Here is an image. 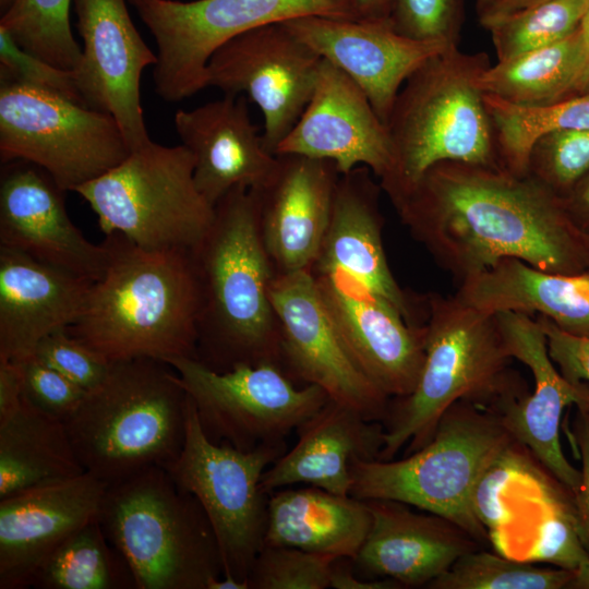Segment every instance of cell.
Returning a JSON list of instances; mask_svg holds the SVG:
<instances>
[{
    "label": "cell",
    "mask_w": 589,
    "mask_h": 589,
    "mask_svg": "<svg viewBox=\"0 0 589 589\" xmlns=\"http://www.w3.org/2000/svg\"><path fill=\"white\" fill-rule=\"evenodd\" d=\"M394 207L458 283L506 257L552 273H589V236L573 224L563 199L530 173L443 161Z\"/></svg>",
    "instance_id": "6da1fadb"
},
{
    "label": "cell",
    "mask_w": 589,
    "mask_h": 589,
    "mask_svg": "<svg viewBox=\"0 0 589 589\" xmlns=\"http://www.w3.org/2000/svg\"><path fill=\"white\" fill-rule=\"evenodd\" d=\"M108 262L67 332L109 362L196 357L201 292L192 251L106 236Z\"/></svg>",
    "instance_id": "7a4b0ae2"
},
{
    "label": "cell",
    "mask_w": 589,
    "mask_h": 589,
    "mask_svg": "<svg viewBox=\"0 0 589 589\" xmlns=\"http://www.w3.org/2000/svg\"><path fill=\"white\" fill-rule=\"evenodd\" d=\"M214 208L192 251L201 292L195 359L217 372L279 365L280 329L269 298L276 273L261 236L257 192L236 187Z\"/></svg>",
    "instance_id": "3957f363"
},
{
    "label": "cell",
    "mask_w": 589,
    "mask_h": 589,
    "mask_svg": "<svg viewBox=\"0 0 589 589\" xmlns=\"http://www.w3.org/2000/svg\"><path fill=\"white\" fill-rule=\"evenodd\" d=\"M424 361L411 394L389 400L382 423L377 459L390 460L408 444L411 454L432 437L441 416L465 400L493 411L529 392L509 364L496 314L460 302L455 296H425Z\"/></svg>",
    "instance_id": "277c9868"
},
{
    "label": "cell",
    "mask_w": 589,
    "mask_h": 589,
    "mask_svg": "<svg viewBox=\"0 0 589 589\" xmlns=\"http://www.w3.org/2000/svg\"><path fill=\"white\" fill-rule=\"evenodd\" d=\"M189 402L167 362L115 361L63 423L84 471L108 485L179 456Z\"/></svg>",
    "instance_id": "5b68a950"
},
{
    "label": "cell",
    "mask_w": 589,
    "mask_h": 589,
    "mask_svg": "<svg viewBox=\"0 0 589 589\" xmlns=\"http://www.w3.org/2000/svg\"><path fill=\"white\" fill-rule=\"evenodd\" d=\"M489 65L484 52L467 53L454 46L429 59L405 82L387 122L393 166L380 181L393 205L436 164L502 167L479 86Z\"/></svg>",
    "instance_id": "8992f818"
},
{
    "label": "cell",
    "mask_w": 589,
    "mask_h": 589,
    "mask_svg": "<svg viewBox=\"0 0 589 589\" xmlns=\"http://www.w3.org/2000/svg\"><path fill=\"white\" fill-rule=\"evenodd\" d=\"M514 444L495 412L460 400L441 416L431 440L407 457L356 459L350 468V496L417 507L446 518L484 543L488 533L477 495Z\"/></svg>",
    "instance_id": "52a82bcc"
},
{
    "label": "cell",
    "mask_w": 589,
    "mask_h": 589,
    "mask_svg": "<svg viewBox=\"0 0 589 589\" xmlns=\"http://www.w3.org/2000/svg\"><path fill=\"white\" fill-rule=\"evenodd\" d=\"M98 521L129 564L137 589H207L223 575L204 509L164 467L108 484Z\"/></svg>",
    "instance_id": "ba28073f"
},
{
    "label": "cell",
    "mask_w": 589,
    "mask_h": 589,
    "mask_svg": "<svg viewBox=\"0 0 589 589\" xmlns=\"http://www.w3.org/2000/svg\"><path fill=\"white\" fill-rule=\"evenodd\" d=\"M193 171L194 157L184 145L151 141L74 192L96 214L105 236L120 233L145 249L193 251L215 215Z\"/></svg>",
    "instance_id": "9c48e42d"
},
{
    "label": "cell",
    "mask_w": 589,
    "mask_h": 589,
    "mask_svg": "<svg viewBox=\"0 0 589 589\" xmlns=\"http://www.w3.org/2000/svg\"><path fill=\"white\" fill-rule=\"evenodd\" d=\"M155 38V92L177 103L207 87L212 55L253 28L303 16L359 20L353 0H129Z\"/></svg>",
    "instance_id": "30bf717a"
},
{
    "label": "cell",
    "mask_w": 589,
    "mask_h": 589,
    "mask_svg": "<svg viewBox=\"0 0 589 589\" xmlns=\"http://www.w3.org/2000/svg\"><path fill=\"white\" fill-rule=\"evenodd\" d=\"M131 149L115 118L53 92L1 79L0 160H25L75 191Z\"/></svg>",
    "instance_id": "8fae6325"
},
{
    "label": "cell",
    "mask_w": 589,
    "mask_h": 589,
    "mask_svg": "<svg viewBox=\"0 0 589 589\" xmlns=\"http://www.w3.org/2000/svg\"><path fill=\"white\" fill-rule=\"evenodd\" d=\"M287 449L286 441L251 450L213 442L190 398L183 447L165 469L204 509L218 541L223 575L248 580L266 530L269 494L261 479Z\"/></svg>",
    "instance_id": "7c38bea8"
},
{
    "label": "cell",
    "mask_w": 589,
    "mask_h": 589,
    "mask_svg": "<svg viewBox=\"0 0 589 589\" xmlns=\"http://www.w3.org/2000/svg\"><path fill=\"white\" fill-rule=\"evenodd\" d=\"M166 362L178 373L205 434L241 450L285 442L328 399L321 387L297 384L274 363L217 372L195 358Z\"/></svg>",
    "instance_id": "4fadbf2b"
},
{
    "label": "cell",
    "mask_w": 589,
    "mask_h": 589,
    "mask_svg": "<svg viewBox=\"0 0 589 589\" xmlns=\"http://www.w3.org/2000/svg\"><path fill=\"white\" fill-rule=\"evenodd\" d=\"M269 298L280 329L283 371L299 385L321 387L329 399L371 421H383L388 398L348 353L310 271L275 275Z\"/></svg>",
    "instance_id": "5bb4252c"
},
{
    "label": "cell",
    "mask_w": 589,
    "mask_h": 589,
    "mask_svg": "<svg viewBox=\"0 0 589 589\" xmlns=\"http://www.w3.org/2000/svg\"><path fill=\"white\" fill-rule=\"evenodd\" d=\"M321 61L281 23L268 24L230 39L212 55L207 86L242 94L259 106L263 141L275 155L313 94Z\"/></svg>",
    "instance_id": "9a60e30c"
},
{
    "label": "cell",
    "mask_w": 589,
    "mask_h": 589,
    "mask_svg": "<svg viewBox=\"0 0 589 589\" xmlns=\"http://www.w3.org/2000/svg\"><path fill=\"white\" fill-rule=\"evenodd\" d=\"M83 40L74 73L86 107L111 115L131 151L152 140L141 105V76L155 55L141 37L127 0H73Z\"/></svg>",
    "instance_id": "2e32d148"
},
{
    "label": "cell",
    "mask_w": 589,
    "mask_h": 589,
    "mask_svg": "<svg viewBox=\"0 0 589 589\" xmlns=\"http://www.w3.org/2000/svg\"><path fill=\"white\" fill-rule=\"evenodd\" d=\"M311 273L354 363L388 398L411 394L424 361L423 325L409 324L388 300L341 269Z\"/></svg>",
    "instance_id": "e0dca14e"
},
{
    "label": "cell",
    "mask_w": 589,
    "mask_h": 589,
    "mask_svg": "<svg viewBox=\"0 0 589 589\" xmlns=\"http://www.w3.org/2000/svg\"><path fill=\"white\" fill-rule=\"evenodd\" d=\"M508 353L532 373L533 390L513 397L495 412L516 444L526 446L572 496L580 482V470L565 457L560 428L568 406L589 410V384H573L549 356L545 334L536 317L496 313Z\"/></svg>",
    "instance_id": "ac0fdd59"
},
{
    "label": "cell",
    "mask_w": 589,
    "mask_h": 589,
    "mask_svg": "<svg viewBox=\"0 0 589 589\" xmlns=\"http://www.w3.org/2000/svg\"><path fill=\"white\" fill-rule=\"evenodd\" d=\"M284 154L333 161L340 173L362 165L380 181L393 166L387 125L364 92L325 59L305 109L275 151Z\"/></svg>",
    "instance_id": "d6986e66"
},
{
    "label": "cell",
    "mask_w": 589,
    "mask_h": 589,
    "mask_svg": "<svg viewBox=\"0 0 589 589\" xmlns=\"http://www.w3.org/2000/svg\"><path fill=\"white\" fill-rule=\"evenodd\" d=\"M63 193L47 171L32 163L2 164L0 245L95 281L107 266V247L92 243L71 221Z\"/></svg>",
    "instance_id": "ffe728a7"
},
{
    "label": "cell",
    "mask_w": 589,
    "mask_h": 589,
    "mask_svg": "<svg viewBox=\"0 0 589 589\" xmlns=\"http://www.w3.org/2000/svg\"><path fill=\"white\" fill-rule=\"evenodd\" d=\"M281 24L345 72L386 125L401 85L429 59L454 47L406 37L388 21L303 16Z\"/></svg>",
    "instance_id": "44dd1931"
},
{
    "label": "cell",
    "mask_w": 589,
    "mask_h": 589,
    "mask_svg": "<svg viewBox=\"0 0 589 589\" xmlns=\"http://www.w3.org/2000/svg\"><path fill=\"white\" fill-rule=\"evenodd\" d=\"M276 156L273 176L255 189L262 240L276 275L310 271L328 228L341 173L329 160Z\"/></svg>",
    "instance_id": "7402d4cb"
},
{
    "label": "cell",
    "mask_w": 589,
    "mask_h": 589,
    "mask_svg": "<svg viewBox=\"0 0 589 589\" xmlns=\"http://www.w3.org/2000/svg\"><path fill=\"white\" fill-rule=\"evenodd\" d=\"M106 486L83 472L0 500V589L31 588L50 553L98 518Z\"/></svg>",
    "instance_id": "603a6c76"
},
{
    "label": "cell",
    "mask_w": 589,
    "mask_h": 589,
    "mask_svg": "<svg viewBox=\"0 0 589 589\" xmlns=\"http://www.w3.org/2000/svg\"><path fill=\"white\" fill-rule=\"evenodd\" d=\"M370 172L368 167L358 166L340 175L328 228L310 271L350 274L388 300L409 324L419 326L425 316V296L408 293L390 271L378 204L382 188Z\"/></svg>",
    "instance_id": "cb8c5ba5"
},
{
    "label": "cell",
    "mask_w": 589,
    "mask_h": 589,
    "mask_svg": "<svg viewBox=\"0 0 589 589\" xmlns=\"http://www.w3.org/2000/svg\"><path fill=\"white\" fill-rule=\"evenodd\" d=\"M370 510L368 534L351 560L368 579H392L401 587L429 585L479 543L444 517L417 513L389 500H363Z\"/></svg>",
    "instance_id": "d4e9b609"
},
{
    "label": "cell",
    "mask_w": 589,
    "mask_h": 589,
    "mask_svg": "<svg viewBox=\"0 0 589 589\" xmlns=\"http://www.w3.org/2000/svg\"><path fill=\"white\" fill-rule=\"evenodd\" d=\"M181 144L194 157V182L213 206L233 188L264 187L278 158L271 153L252 122L247 97L226 94L175 115Z\"/></svg>",
    "instance_id": "484cf974"
},
{
    "label": "cell",
    "mask_w": 589,
    "mask_h": 589,
    "mask_svg": "<svg viewBox=\"0 0 589 589\" xmlns=\"http://www.w3.org/2000/svg\"><path fill=\"white\" fill-rule=\"evenodd\" d=\"M93 281L0 245V359L33 356L80 315Z\"/></svg>",
    "instance_id": "4316f807"
},
{
    "label": "cell",
    "mask_w": 589,
    "mask_h": 589,
    "mask_svg": "<svg viewBox=\"0 0 589 589\" xmlns=\"http://www.w3.org/2000/svg\"><path fill=\"white\" fill-rule=\"evenodd\" d=\"M296 431V444L262 476L261 485L267 494L302 483L348 496L352 462L377 459L384 443L381 421L368 420L329 398Z\"/></svg>",
    "instance_id": "83f0119b"
},
{
    "label": "cell",
    "mask_w": 589,
    "mask_h": 589,
    "mask_svg": "<svg viewBox=\"0 0 589 589\" xmlns=\"http://www.w3.org/2000/svg\"><path fill=\"white\" fill-rule=\"evenodd\" d=\"M454 296L485 313L542 315L567 333L589 337V273H552L506 257L459 281Z\"/></svg>",
    "instance_id": "f1b7e54d"
},
{
    "label": "cell",
    "mask_w": 589,
    "mask_h": 589,
    "mask_svg": "<svg viewBox=\"0 0 589 589\" xmlns=\"http://www.w3.org/2000/svg\"><path fill=\"white\" fill-rule=\"evenodd\" d=\"M363 500L308 485L272 492L264 545H281L353 560L370 528Z\"/></svg>",
    "instance_id": "f546056e"
},
{
    "label": "cell",
    "mask_w": 589,
    "mask_h": 589,
    "mask_svg": "<svg viewBox=\"0 0 589 589\" xmlns=\"http://www.w3.org/2000/svg\"><path fill=\"white\" fill-rule=\"evenodd\" d=\"M83 472L63 421L24 398L0 420V500Z\"/></svg>",
    "instance_id": "4dcf8cb0"
},
{
    "label": "cell",
    "mask_w": 589,
    "mask_h": 589,
    "mask_svg": "<svg viewBox=\"0 0 589 589\" xmlns=\"http://www.w3.org/2000/svg\"><path fill=\"white\" fill-rule=\"evenodd\" d=\"M585 62L580 27L550 46L489 65L480 75L484 94L519 106H544L574 97Z\"/></svg>",
    "instance_id": "1f68e13d"
},
{
    "label": "cell",
    "mask_w": 589,
    "mask_h": 589,
    "mask_svg": "<svg viewBox=\"0 0 589 589\" xmlns=\"http://www.w3.org/2000/svg\"><path fill=\"white\" fill-rule=\"evenodd\" d=\"M36 589H137L121 553L94 519L60 543L36 570Z\"/></svg>",
    "instance_id": "d6a6232c"
},
{
    "label": "cell",
    "mask_w": 589,
    "mask_h": 589,
    "mask_svg": "<svg viewBox=\"0 0 589 589\" xmlns=\"http://www.w3.org/2000/svg\"><path fill=\"white\" fill-rule=\"evenodd\" d=\"M502 168L528 173L531 148L541 136L564 130L589 128V94L544 106H519L484 94Z\"/></svg>",
    "instance_id": "836d02e7"
},
{
    "label": "cell",
    "mask_w": 589,
    "mask_h": 589,
    "mask_svg": "<svg viewBox=\"0 0 589 589\" xmlns=\"http://www.w3.org/2000/svg\"><path fill=\"white\" fill-rule=\"evenodd\" d=\"M73 0H14L1 13L0 28L27 52L50 64L75 71L82 47L70 23Z\"/></svg>",
    "instance_id": "e575fe53"
},
{
    "label": "cell",
    "mask_w": 589,
    "mask_h": 589,
    "mask_svg": "<svg viewBox=\"0 0 589 589\" xmlns=\"http://www.w3.org/2000/svg\"><path fill=\"white\" fill-rule=\"evenodd\" d=\"M574 569L539 567L490 552L473 550L460 556L431 589H568Z\"/></svg>",
    "instance_id": "d590c367"
},
{
    "label": "cell",
    "mask_w": 589,
    "mask_h": 589,
    "mask_svg": "<svg viewBox=\"0 0 589 589\" xmlns=\"http://www.w3.org/2000/svg\"><path fill=\"white\" fill-rule=\"evenodd\" d=\"M589 0H545L507 15L488 27L497 56L503 61L555 44L574 33Z\"/></svg>",
    "instance_id": "8d00e7d4"
},
{
    "label": "cell",
    "mask_w": 589,
    "mask_h": 589,
    "mask_svg": "<svg viewBox=\"0 0 589 589\" xmlns=\"http://www.w3.org/2000/svg\"><path fill=\"white\" fill-rule=\"evenodd\" d=\"M337 558L281 545H263L248 576L250 589H325Z\"/></svg>",
    "instance_id": "74e56055"
},
{
    "label": "cell",
    "mask_w": 589,
    "mask_h": 589,
    "mask_svg": "<svg viewBox=\"0 0 589 589\" xmlns=\"http://www.w3.org/2000/svg\"><path fill=\"white\" fill-rule=\"evenodd\" d=\"M589 171V128L556 131L533 144L528 173L561 197Z\"/></svg>",
    "instance_id": "f35d334b"
},
{
    "label": "cell",
    "mask_w": 589,
    "mask_h": 589,
    "mask_svg": "<svg viewBox=\"0 0 589 589\" xmlns=\"http://www.w3.org/2000/svg\"><path fill=\"white\" fill-rule=\"evenodd\" d=\"M464 0H392L388 22L411 39L458 46Z\"/></svg>",
    "instance_id": "ab89813d"
},
{
    "label": "cell",
    "mask_w": 589,
    "mask_h": 589,
    "mask_svg": "<svg viewBox=\"0 0 589 589\" xmlns=\"http://www.w3.org/2000/svg\"><path fill=\"white\" fill-rule=\"evenodd\" d=\"M33 356L86 392L107 375L110 362L100 353L60 329L44 337Z\"/></svg>",
    "instance_id": "60d3db41"
},
{
    "label": "cell",
    "mask_w": 589,
    "mask_h": 589,
    "mask_svg": "<svg viewBox=\"0 0 589 589\" xmlns=\"http://www.w3.org/2000/svg\"><path fill=\"white\" fill-rule=\"evenodd\" d=\"M1 79L53 92L85 106L73 71L64 70L22 49L0 28Z\"/></svg>",
    "instance_id": "b9f144b4"
},
{
    "label": "cell",
    "mask_w": 589,
    "mask_h": 589,
    "mask_svg": "<svg viewBox=\"0 0 589 589\" xmlns=\"http://www.w3.org/2000/svg\"><path fill=\"white\" fill-rule=\"evenodd\" d=\"M19 362L23 398L39 411L65 421L80 406L86 390L34 356Z\"/></svg>",
    "instance_id": "7bdbcfd3"
},
{
    "label": "cell",
    "mask_w": 589,
    "mask_h": 589,
    "mask_svg": "<svg viewBox=\"0 0 589 589\" xmlns=\"http://www.w3.org/2000/svg\"><path fill=\"white\" fill-rule=\"evenodd\" d=\"M534 317L545 334L549 356L561 374L573 384H589V337L567 333L545 316Z\"/></svg>",
    "instance_id": "ee69618b"
},
{
    "label": "cell",
    "mask_w": 589,
    "mask_h": 589,
    "mask_svg": "<svg viewBox=\"0 0 589 589\" xmlns=\"http://www.w3.org/2000/svg\"><path fill=\"white\" fill-rule=\"evenodd\" d=\"M569 433L581 461L580 482L572 495L574 520L589 554V410L576 408Z\"/></svg>",
    "instance_id": "f6af8a7d"
},
{
    "label": "cell",
    "mask_w": 589,
    "mask_h": 589,
    "mask_svg": "<svg viewBox=\"0 0 589 589\" xmlns=\"http://www.w3.org/2000/svg\"><path fill=\"white\" fill-rule=\"evenodd\" d=\"M23 401V378L19 362L0 359V420L12 414Z\"/></svg>",
    "instance_id": "bcb514c9"
},
{
    "label": "cell",
    "mask_w": 589,
    "mask_h": 589,
    "mask_svg": "<svg viewBox=\"0 0 589 589\" xmlns=\"http://www.w3.org/2000/svg\"><path fill=\"white\" fill-rule=\"evenodd\" d=\"M401 586L392 579H368L357 576L351 560L337 558L332 567L329 588L394 589Z\"/></svg>",
    "instance_id": "7dc6e473"
},
{
    "label": "cell",
    "mask_w": 589,
    "mask_h": 589,
    "mask_svg": "<svg viewBox=\"0 0 589 589\" xmlns=\"http://www.w3.org/2000/svg\"><path fill=\"white\" fill-rule=\"evenodd\" d=\"M562 199L573 224L589 236V171Z\"/></svg>",
    "instance_id": "c3c4849f"
},
{
    "label": "cell",
    "mask_w": 589,
    "mask_h": 589,
    "mask_svg": "<svg viewBox=\"0 0 589 589\" xmlns=\"http://www.w3.org/2000/svg\"><path fill=\"white\" fill-rule=\"evenodd\" d=\"M543 1L545 0H496L482 14L478 15L479 22L485 28L507 15L522 11Z\"/></svg>",
    "instance_id": "681fc988"
},
{
    "label": "cell",
    "mask_w": 589,
    "mask_h": 589,
    "mask_svg": "<svg viewBox=\"0 0 589 589\" xmlns=\"http://www.w3.org/2000/svg\"><path fill=\"white\" fill-rule=\"evenodd\" d=\"M359 20L388 21L392 0H353Z\"/></svg>",
    "instance_id": "f907efd6"
},
{
    "label": "cell",
    "mask_w": 589,
    "mask_h": 589,
    "mask_svg": "<svg viewBox=\"0 0 589 589\" xmlns=\"http://www.w3.org/2000/svg\"><path fill=\"white\" fill-rule=\"evenodd\" d=\"M579 27L585 44V62L581 74L574 91V97L589 94V3Z\"/></svg>",
    "instance_id": "816d5d0a"
},
{
    "label": "cell",
    "mask_w": 589,
    "mask_h": 589,
    "mask_svg": "<svg viewBox=\"0 0 589 589\" xmlns=\"http://www.w3.org/2000/svg\"><path fill=\"white\" fill-rule=\"evenodd\" d=\"M568 589H589V557L582 560L574 569Z\"/></svg>",
    "instance_id": "f5cc1de1"
},
{
    "label": "cell",
    "mask_w": 589,
    "mask_h": 589,
    "mask_svg": "<svg viewBox=\"0 0 589 589\" xmlns=\"http://www.w3.org/2000/svg\"><path fill=\"white\" fill-rule=\"evenodd\" d=\"M207 589H250L248 580H239L228 575L213 579Z\"/></svg>",
    "instance_id": "db71d44e"
},
{
    "label": "cell",
    "mask_w": 589,
    "mask_h": 589,
    "mask_svg": "<svg viewBox=\"0 0 589 589\" xmlns=\"http://www.w3.org/2000/svg\"><path fill=\"white\" fill-rule=\"evenodd\" d=\"M496 0H476V7L478 15L482 14L489 9Z\"/></svg>",
    "instance_id": "11a10c76"
},
{
    "label": "cell",
    "mask_w": 589,
    "mask_h": 589,
    "mask_svg": "<svg viewBox=\"0 0 589 589\" xmlns=\"http://www.w3.org/2000/svg\"><path fill=\"white\" fill-rule=\"evenodd\" d=\"M14 2V0H0V11L3 13L9 9V7Z\"/></svg>",
    "instance_id": "9f6ffc18"
}]
</instances>
